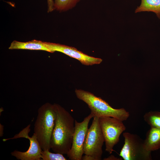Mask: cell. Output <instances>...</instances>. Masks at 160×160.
<instances>
[{"label": "cell", "instance_id": "obj_17", "mask_svg": "<svg viewBox=\"0 0 160 160\" xmlns=\"http://www.w3.org/2000/svg\"><path fill=\"white\" fill-rule=\"evenodd\" d=\"M82 160H96L95 158L93 156H90L85 155L84 156H83L82 158Z\"/></svg>", "mask_w": 160, "mask_h": 160}, {"label": "cell", "instance_id": "obj_1", "mask_svg": "<svg viewBox=\"0 0 160 160\" xmlns=\"http://www.w3.org/2000/svg\"><path fill=\"white\" fill-rule=\"evenodd\" d=\"M54 104L57 117L51 140V149L55 153L67 154L72 145L75 120L64 108Z\"/></svg>", "mask_w": 160, "mask_h": 160}, {"label": "cell", "instance_id": "obj_5", "mask_svg": "<svg viewBox=\"0 0 160 160\" xmlns=\"http://www.w3.org/2000/svg\"><path fill=\"white\" fill-rule=\"evenodd\" d=\"M100 126L105 139V150L110 154L113 151V148L119 140L121 133L126 127L123 121L111 117L99 118Z\"/></svg>", "mask_w": 160, "mask_h": 160}, {"label": "cell", "instance_id": "obj_18", "mask_svg": "<svg viewBox=\"0 0 160 160\" xmlns=\"http://www.w3.org/2000/svg\"><path fill=\"white\" fill-rule=\"evenodd\" d=\"M122 158H117L113 155H111L108 157L104 159V160H121Z\"/></svg>", "mask_w": 160, "mask_h": 160}, {"label": "cell", "instance_id": "obj_13", "mask_svg": "<svg viewBox=\"0 0 160 160\" xmlns=\"http://www.w3.org/2000/svg\"><path fill=\"white\" fill-rule=\"evenodd\" d=\"M144 121L151 127L160 129V112L150 111L143 116Z\"/></svg>", "mask_w": 160, "mask_h": 160}, {"label": "cell", "instance_id": "obj_4", "mask_svg": "<svg viewBox=\"0 0 160 160\" xmlns=\"http://www.w3.org/2000/svg\"><path fill=\"white\" fill-rule=\"evenodd\" d=\"M92 124L88 128L84 145V154L91 156L96 160L102 159V147L105 139L100 126L99 118L93 117Z\"/></svg>", "mask_w": 160, "mask_h": 160}, {"label": "cell", "instance_id": "obj_11", "mask_svg": "<svg viewBox=\"0 0 160 160\" xmlns=\"http://www.w3.org/2000/svg\"><path fill=\"white\" fill-rule=\"evenodd\" d=\"M9 49L41 50L50 52L49 49L45 45L44 42L36 40L26 42L14 41L11 43Z\"/></svg>", "mask_w": 160, "mask_h": 160}, {"label": "cell", "instance_id": "obj_10", "mask_svg": "<svg viewBox=\"0 0 160 160\" xmlns=\"http://www.w3.org/2000/svg\"><path fill=\"white\" fill-rule=\"evenodd\" d=\"M143 148L145 153L151 158V152L160 148V129L151 127L143 141Z\"/></svg>", "mask_w": 160, "mask_h": 160}, {"label": "cell", "instance_id": "obj_8", "mask_svg": "<svg viewBox=\"0 0 160 160\" xmlns=\"http://www.w3.org/2000/svg\"><path fill=\"white\" fill-rule=\"evenodd\" d=\"M30 127L31 125L29 124L13 137L3 139L4 142L19 138H25L29 140L30 146L26 151L21 152L15 150L11 153V155L18 160H40L41 159L42 149L36 135L33 133L31 137L29 136L28 134L31 130Z\"/></svg>", "mask_w": 160, "mask_h": 160}, {"label": "cell", "instance_id": "obj_15", "mask_svg": "<svg viewBox=\"0 0 160 160\" xmlns=\"http://www.w3.org/2000/svg\"><path fill=\"white\" fill-rule=\"evenodd\" d=\"M41 159L42 160H67L63 154L52 153L49 150H42L41 153Z\"/></svg>", "mask_w": 160, "mask_h": 160}, {"label": "cell", "instance_id": "obj_9", "mask_svg": "<svg viewBox=\"0 0 160 160\" xmlns=\"http://www.w3.org/2000/svg\"><path fill=\"white\" fill-rule=\"evenodd\" d=\"M50 52L57 51L62 52L68 56L76 59L85 65H92L100 64L102 61L100 58L89 56L76 48L59 44L44 42Z\"/></svg>", "mask_w": 160, "mask_h": 160}, {"label": "cell", "instance_id": "obj_2", "mask_svg": "<svg viewBox=\"0 0 160 160\" xmlns=\"http://www.w3.org/2000/svg\"><path fill=\"white\" fill-rule=\"evenodd\" d=\"M57 114L54 104L47 103L38 109L34 124V134L42 150L51 149L50 142Z\"/></svg>", "mask_w": 160, "mask_h": 160}, {"label": "cell", "instance_id": "obj_14", "mask_svg": "<svg viewBox=\"0 0 160 160\" xmlns=\"http://www.w3.org/2000/svg\"><path fill=\"white\" fill-rule=\"evenodd\" d=\"M81 0H54V8L57 11L64 12L74 7Z\"/></svg>", "mask_w": 160, "mask_h": 160}, {"label": "cell", "instance_id": "obj_6", "mask_svg": "<svg viewBox=\"0 0 160 160\" xmlns=\"http://www.w3.org/2000/svg\"><path fill=\"white\" fill-rule=\"evenodd\" d=\"M124 144L119 154L124 160H150L144 152L143 141L137 135L128 132L123 133Z\"/></svg>", "mask_w": 160, "mask_h": 160}, {"label": "cell", "instance_id": "obj_19", "mask_svg": "<svg viewBox=\"0 0 160 160\" xmlns=\"http://www.w3.org/2000/svg\"><path fill=\"white\" fill-rule=\"evenodd\" d=\"M0 135L1 137L3 136V130H4V126L3 125L0 124Z\"/></svg>", "mask_w": 160, "mask_h": 160}, {"label": "cell", "instance_id": "obj_12", "mask_svg": "<svg viewBox=\"0 0 160 160\" xmlns=\"http://www.w3.org/2000/svg\"><path fill=\"white\" fill-rule=\"evenodd\" d=\"M153 12L160 19V0H141V4L135 9V12Z\"/></svg>", "mask_w": 160, "mask_h": 160}, {"label": "cell", "instance_id": "obj_3", "mask_svg": "<svg viewBox=\"0 0 160 160\" xmlns=\"http://www.w3.org/2000/svg\"><path fill=\"white\" fill-rule=\"evenodd\" d=\"M77 97L85 103L94 116L114 117L123 121L127 120L129 114L125 109H115L105 101L93 94L81 89L75 91Z\"/></svg>", "mask_w": 160, "mask_h": 160}, {"label": "cell", "instance_id": "obj_16", "mask_svg": "<svg viewBox=\"0 0 160 160\" xmlns=\"http://www.w3.org/2000/svg\"><path fill=\"white\" fill-rule=\"evenodd\" d=\"M48 12H50L55 9L54 3L53 0H47Z\"/></svg>", "mask_w": 160, "mask_h": 160}, {"label": "cell", "instance_id": "obj_7", "mask_svg": "<svg viewBox=\"0 0 160 160\" xmlns=\"http://www.w3.org/2000/svg\"><path fill=\"white\" fill-rule=\"evenodd\" d=\"M94 117L91 113L83 121H75V129L71 148L67 154L69 160H81L84 153V145L90 119Z\"/></svg>", "mask_w": 160, "mask_h": 160}]
</instances>
